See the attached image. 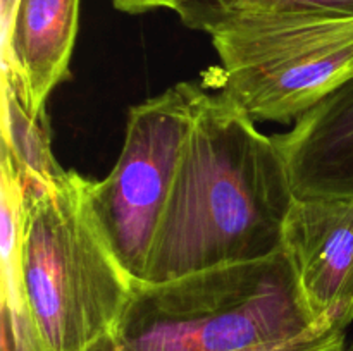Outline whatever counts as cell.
<instances>
[{
  "instance_id": "7c38bea8",
  "label": "cell",
  "mask_w": 353,
  "mask_h": 351,
  "mask_svg": "<svg viewBox=\"0 0 353 351\" xmlns=\"http://www.w3.org/2000/svg\"><path fill=\"white\" fill-rule=\"evenodd\" d=\"M190 2L195 0H112L114 7L126 14H143L155 9L178 10Z\"/></svg>"
},
{
  "instance_id": "9c48e42d",
  "label": "cell",
  "mask_w": 353,
  "mask_h": 351,
  "mask_svg": "<svg viewBox=\"0 0 353 351\" xmlns=\"http://www.w3.org/2000/svg\"><path fill=\"white\" fill-rule=\"evenodd\" d=\"M3 147L12 158L24 193L41 191L57 184L68 171L52 151L47 114L31 116L9 76L2 74Z\"/></svg>"
},
{
  "instance_id": "7a4b0ae2",
  "label": "cell",
  "mask_w": 353,
  "mask_h": 351,
  "mask_svg": "<svg viewBox=\"0 0 353 351\" xmlns=\"http://www.w3.org/2000/svg\"><path fill=\"white\" fill-rule=\"evenodd\" d=\"M317 326L281 250L171 281L138 282L110 341L119 351H245Z\"/></svg>"
},
{
  "instance_id": "4fadbf2b",
  "label": "cell",
  "mask_w": 353,
  "mask_h": 351,
  "mask_svg": "<svg viewBox=\"0 0 353 351\" xmlns=\"http://www.w3.org/2000/svg\"><path fill=\"white\" fill-rule=\"evenodd\" d=\"M14 6H16V0H2V31L6 30L7 24H9Z\"/></svg>"
},
{
  "instance_id": "277c9868",
  "label": "cell",
  "mask_w": 353,
  "mask_h": 351,
  "mask_svg": "<svg viewBox=\"0 0 353 351\" xmlns=\"http://www.w3.org/2000/svg\"><path fill=\"white\" fill-rule=\"evenodd\" d=\"M212 38L221 93L252 119L295 123L353 72V17L248 14L179 7Z\"/></svg>"
},
{
  "instance_id": "6da1fadb",
  "label": "cell",
  "mask_w": 353,
  "mask_h": 351,
  "mask_svg": "<svg viewBox=\"0 0 353 351\" xmlns=\"http://www.w3.org/2000/svg\"><path fill=\"white\" fill-rule=\"evenodd\" d=\"M296 198L278 140L230 96L207 93L143 282L276 255Z\"/></svg>"
},
{
  "instance_id": "8fae6325",
  "label": "cell",
  "mask_w": 353,
  "mask_h": 351,
  "mask_svg": "<svg viewBox=\"0 0 353 351\" xmlns=\"http://www.w3.org/2000/svg\"><path fill=\"white\" fill-rule=\"evenodd\" d=\"M90 351H119L112 344L110 337L103 339ZM245 351H353V343L347 337V330L336 329L331 326H317L300 336L281 343L259 346Z\"/></svg>"
},
{
  "instance_id": "8992f818",
  "label": "cell",
  "mask_w": 353,
  "mask_h": 351,
  "mask_svg": "<svg viewBox=\"0 0 353 351\" xmlns=\"http://www.w3.org/2000/svg\"><path fill=\"white\" fill-rule=\"evenodd\" d=\"M283 251L314 320L347 330L353 322V198H296Z\"/></svg>"
},
{
  "instance_id": "5b68a950",
  "label": "cell",
  "mask_w": 353,
  "mask_h": 351,
  "mask_svg": "<svg viewBox=\"0 0 353 351\" xmlns=\"http://www.w3.org/2000/svg\"><path fill=\"white\" fill-rule=\"evenodd\" d=\"M205 86L178 83L133 105L112 171L88 181L93 219L134 282H143Z\"/></svg>"
},
{
  "instance_id": "30bf717a",
  "label": "cell",
  "mask_w": 353,
  "mask_h": 351,
  "mask_svg": "<svg viewBox=\"0 0 353 351\" xmlns=\"http://www.w3.org/2000/svg\"><path fill=\"white\" fill-rule=\"evenodd\" d=\"M207 9L248 14L353 17V0H195Z\"/></svg>"
},
{
  "instance_id": "3957f363",
  "label": "cell",
  "mask_w": 353,
  "mask_h": 351,
  "mask_svg": "<svg viewBox=\"0 0 353 351\" xmlns=\"http://www.w3.org/2000/svg\"><path fill=\"white\" fill-rule=\"evenodd\" d=\"M74 171L24 193V288L45 351H90L116 334L134 279L100 233Z\"/></svg>"
},
{
  "instance_id": "ba28073f",
  "label": "cell",
  "mask_w": 353,
  "mask_h": 351,
  "mask_svg": "<svg viewBox=\"0 0 353 351\" xmlns=\"http://www.w3.org/2000/svg\"><path fill=\"white\" fill-rule=\"evenodd\" d=\"M276 140L299 198H353V72Z\"/></svg>"
},
{
  "instance_id": "52a82bcc",
  "label": "cell",
  "mask_w": 353,
  "mask_h": 351,
  "mask_svg": "<svg viewBox=\"0 0 353 351\" xmlns=\"http://www.w3.org/2000/svg\"><path fill=\"white\" fill-rule=\"evenodd\" d=\"M81 0H16L2 31V74L31 116L45 114L52 89L69 74Z\"/></svg>"
}]
</instances>
